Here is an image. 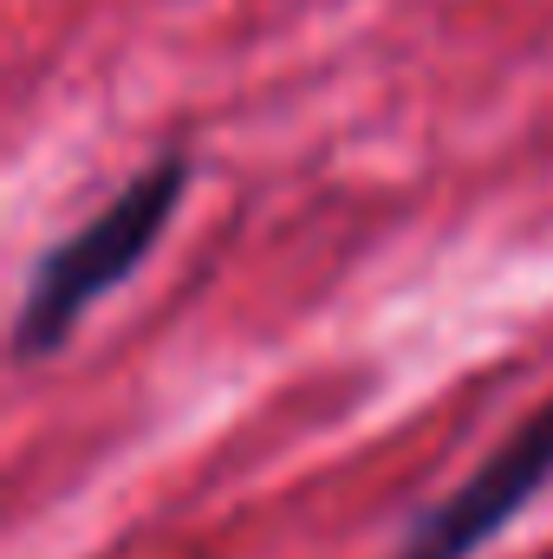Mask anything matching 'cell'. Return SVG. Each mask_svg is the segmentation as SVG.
<instances>
[{
    "instance_id": "cell-2",
    "label": "cell",
    "mask_w": 553,
    "mask_h": 559,
    "mask_svg": "<svg viewBox=\"0 0 553 559\" xmlns=\"http://www.w3.org/2000/svg\"><path fill=\"white\" fill-rule=\"evenodd\" d=\"M553 488V397L528 423H515L449 495L423 501L391 559H482L541 495Z\"/></svg>"
},
{
    "instance_id": "cell-1",
    "label": "cell",
    "mask_w": 553,
    "mask_h": 559,
    "mask_svg": "<svg viewBox=\"0 0 553 559\" xmlns=\"http://www.w3.org/2000/svg\"><path fill=\"white\" fill-rule=\"evenodd\" d=\"M189 182H196L189 150H156L79 228H66L59 241H46L33 254L20 306H13V332H7L13 365L59 358L79 338V325L92 319V306L150 267V254L163 248V235L176 228V215L189 202Z\"/></svg>"
}]
</instances>
